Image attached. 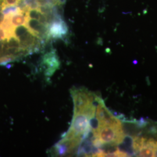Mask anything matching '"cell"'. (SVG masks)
Returning a JSON list of instances; mask_svg holds the SVG:
<instances>
[{"label": "cell", "mask_w": 157, "mask_h": 157, "mask_svg": "<svg viewBox=\"0 0 157 157\" xmlns=\"http://www.w3.org/2000/svg\"><path fill=\"white\" fill-rule=\"evenodd\" d=\"M83 140L80 138H63L51 150V154L56 156H67L76 154Z\"/></svg>", "instance_id": "cell-2"}, {"label": "cell", "mask_w": 157, "mask_h": 157, "mask_svg": "<svg viewBox=\"0 0 157 157\" xmlns=\"http://www.w3.org/2000/svg\"><path fill=\"white\" fill-rule=\"evenodd\" d=\"M51 8L52 6L49 5H44V6H40L39 8V11L41 13L45 15L51 12Z\"/></svg>", "instance_id": "cell-9"}, {"label": "cell", "mask_w": 157, "mask_h": 157, "mask_svg": "<svg viewBox=\"0 0 157 157\" xmlns=\"http://www.w3.org/2000/svg\"><path fill=\"white\" fill-rule=\"evenodd\" d=\"M67 0H58V5H60V6H63L65 4Z\"/></svg>", "instance_id": "cell-10"}, {"label": "cell", "mask_w": 157, "mask_h": 157, "mask_svg": "<svg viewBox=\"0 0 157 157\" xmlns=\"http://www.w3.org/2000/svg\"><path fill=\"white\" fill-rule=\"evenodd\" d=\"M91 130H93V138L99 141L102 146L104 144H119L124 138L122 124L96 126L92 128Z\"/></svg>", "instance_id": "cell-1"}, {"label": "cell", "mask_w": 157, "mask_h": 157, "mask_svg": "<svg viewBox=\"0 0 157 157\" xmlns=\"http://www.w3.org/2000/svg\"><path fill=\"white\" fill-rule=\"evenodd\" d=\"M67 25L63 20L60 22L52 23L49 26L48 35L50 39H63L67 35Z\"/></svg>", "instance_id": "cell-4"}, {"label": "cell", "mask_w": 157, "mask_h": 157, "mask_svg": "<svg viewBox=\"0 0 157 157\" xmlns=\"http://www.w3.org/2000/svg\"><path fill=\"white\" fill-rule=\"evenodd\" d=\"M146 137L143 136H136L132 141V148L135 153L137 154L144 145Z\"/></svg>", "instance_id": "cell-6"}, {"label": "cell", "mask_w": 157, "mask_h": 157, "mask_svg": "<svg viewBox=\"0 0 157 157\" xmlns=\"http://www.w3.org/2000/svg\"><path fill=\"white\" fill-rule=\"evenodd\" d=\"M24 2L29 9L39 10L40 5L37 0H24Z\"/></svg>", "instance_id": "cell-8"}, {"label": "cell", "mask_w": 157, "mask_h": 157, "mask_svg": "<svg viewBox=\"0 0 157 157\" xmlns=\"http://www.w3.org/2000/svg\"><path fill=\"white\" fill-rule=\"evenodd\" d=\"M41 13L38 10L29 9L28 11L26 12L25 16L29 19H33L39 21Z\"/></svg>", "instance_id": "cell-7"}, {"label": "cell", "mask_w": 157, "mask_h": 157, "mask_svg": "<svg viewBox=\"0 0 157 157\" xmlns=\"http://www.w3.org/2000/svg\"><path fill=\"white\" fill-rule=\"evenodd\" d=\"M26 21V17L22 13H19L12 15L11 17V22L12 25L17 28L19 26L25 25Z\"/></svg>", "instance_id": "cell-5"}, {"label": "cell", "mask_w": 157, "mask_h": 157, "mask_svg": "<svg viewBox=\"0 0 157 157\" xmlns=\"http://www.w3.org/2000/svg\"><path fill=\"white\" fill-rule=\"evenodd\" d=\"M43 64L45 67L46 69L45 75L51 76L59 65L58 58L56 52L51 51L45 54L44 56H43Z\"/></svg>", "instance_id": "cell-3"}]
</instances>
